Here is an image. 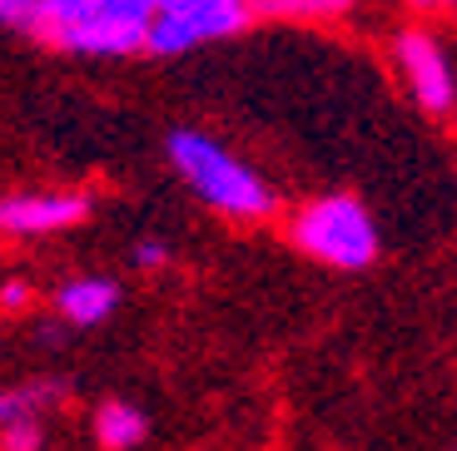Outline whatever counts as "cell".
Here are the masks:
<instances>
[{
    "label": "cell",
    "mask_w": 457,
    "mask_h": 451,
    "mask_svg": "<svg viewBox=\"0 0 457 451\" xmlns=\"http://www.w3.org/2000/svg\"><path fill=\"white\" fill-rule=\"evenodd\" d=\"M294 243L309 258L328 263V268H368L378 258V228L368 218V209L348 193H328V199H313L303 214L294 218Z\"/></svg>",
    "instance_id": "obj_3"
},
{
    "label": "cell",
    "mask_w": 457,
    "mask_h": 451,
    "mask_svg": "<svg viewBox=\"0 0 457 451\" xmlns=\"http://www.w3.org/2000/svg\"><path fill=\"white\" fill-rule=\"evenodd\" d=\"M0 451H40V422H15L0 431Z\"/></svg>",
    "instance_id": "obj_12"
},
{
    "label": "cell",
    "mask_w": 457,
    "mask_h": 451,
    "mask_svg": "<svg viewBox=\"0 0 457 451\" xmlns=\"http://www.w3.org/2000/svg\"><path fill=\"white\" fill-rule=\"evenodd\" d=\"M90 218V199L85 193H15L0 199V234L35 238V234H60Z\"/></svg>",
    "instance_id": "obj_6"
},
{
    "label": "cell",
    "mask_w": 457,
    "mask_h": 451,
    "mask_svg": "<svg viewBox=\"0 0 457 451\" xmlns=\"http://www.w3.org/2000/svg\"><path fill=\"white\" fill-rule=\"evenodd\" d=\"M70 397L65 382H30V387H11L0 392V431L15 427V422H40V412L60 406Z\"/></svg>",
    "instance_id": "obj_9"
},
{
    "label": "cell",
    "mask_w": 457,
    "mask_h": 451,
    "mask_svg": "<svg viewBox=\"0 0 457 451\" xmlns=\"http://www.w3.org/2000/svg\"><path fill=\"white\" fill-rule=\"evenodd\" d=\"M393 60H398L403 79H408L412 100L423 104L428 114H453L457 110V70L447 60L443 40L423 30H403L393 40Z\"/></svg>",
    "instance_id": "obj_5"
},
{
    "label": "cell",
    "mask_w": 457,
    "mask_h": 451,
    "mask_svg": "<svg viewBox=\"0 0 457 451\" xmlns=\"http://www.w3.org/2000/svg\"><path fill=\"white\" fill-rule=\"evenodd\" d=\"M95 437H100L104 451H135L139 441L149 437V422L139 406L129 402H104L100 412H95Z\"/></svg>",
    "instance_id": "obj_8"
},
{
    "label": "cell",
    "mask_w": 457,
    "mask_h": 451,
    "mask_svg": "<svg viewBox=\"0 0 457 451\" xmlns=\"http://www.w3.org/2000/svg\"><path fill=\"white\" fill-rule=\"evenodd\" d=\"M358 0H253L259 15H298V20H313V15H343Z\"/></svg>",
    "instance_id": "obj_10"
},
{
    "label": "cell",
    "mask_w": 457,
    "mask_h": 451,
    "mask_svg": "<svg viewBox=\"0 0 457 451\" xmlns=\"http://www.w3.org/2000/svg\"><path fill=\"white\" fill-rule=\"evenodd\" d=\"M249 15L253 0H160L154 25H149V50L154 55H184V50L244 30Z\"/></svg>",
    "instance_id": "obj_4"
},
{
    "label": "cell",
    "mask_w": 457,
    "mask_h": 451,
    "mask_svg": "<svg viewBox=\"0 0 457 451\" xmlns=\"http://www.w3.org/2000/svg\"><path fill=\"white\" fill-rule=\"evenodd\" d=\"M164 258H170V249H164V243H154V238H145V243L135 249V263H139V268H160Z\"/></svg>",
    "instance_id": "obj_13"
},
{
    "label": "cell",
    "mask_w": 457,
    "mask_h": 451,
    "mask_svg": "<svg viewBox=\"0 0 457 451\" xmlns=\"http://www.w3.org/2000/svg\"><path fill=\"white\" fill-rule=\"evenodd\" d=\"M418 5H457V0H418Z\"/></svg>",
    "instance_id": "obj_15"
},
{
    "label": "cell",
    "mask_w": 457,
    "mask_h": 451,
    "mask_svg": "<svg viewBox=\"0 0 457 451\" xmlns=\"http://www.w3.org/2000/svg\"><path fill=\"white\" fill-rule=\"evenodd\" d=\"M25 303H30V283L15 278V283H5V288H0V308H11V313H15V308H25Z\"/></svg>",
    "instance_id": "obj_14"
},
{
    "label": "cell",
    "mask_w": 457,
    "mask_h": 451,
    "mask_svg": "<svg viewBox=\"0 0 457 451\" xmlns=\"http://www.w3.org/2000/svg\"><path fill=\"white\" fill-rule=\"evenodd\" d=\"M0 25H15V30H40V5L35 0H0Z\"/></svg>",
    "instance_id": "obj_11"
},
{
    "label": "cell",
    "mask_w": 457,
    "mask_h": 451,
    "mask_svg": "<svg viewBox=\"0 0 457 451\" xmlns=\"http://www.w3.org/2000/svg\"><path fill=\"white\" fill-rule=\"evenodd\" d=\"M114 303H120V288H114L110 278H75L55 293V308L65 313V323H75V327L104 323V317L114 313Z\"/></svg>",
    "instance_id": "obj_7"
},
{
    "label": "cell",
    "mask_w": 457,
    "mask_h": 451,
    "mask_svg": "<svg viewBox=\"0 0 457 451\" xmlns=\"http://www.w3.org/2000/svg\"><path fill=\"white\" fill-rule=\"evenodd\" d=\"M40 40L70 55H135L149 50L160 0H35Z\"/></svg>",
    "instance_id": "obj_1"
},
{
    "label": "cell",
    "mask_w": 457,
    "mask_h": 451,
    "mask_svg": "<svg viewBox=\"0 0 457 451\" xmlns=\"http://www.w3.org/2000/svg\"><path fill=\"white\" fill-rule=\"evenodd\" d=\"M164 149H170V164L179 169V179L189 184L209 209H219V214L263 218L269 209H274L269 184H263L249 164H239L224 144H214L209 135H199V129H174V135L164 139Z\"/></svg>",
    "instance_id": "obj_2"
}]
</instances>
